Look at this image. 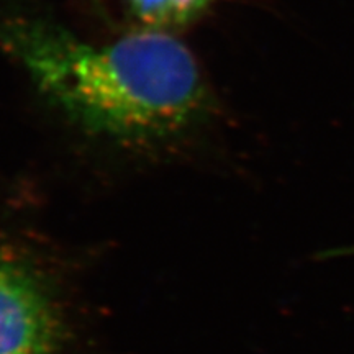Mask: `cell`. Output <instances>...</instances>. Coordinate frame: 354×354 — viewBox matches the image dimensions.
Instances as JSON below:
<instances>
[{
  "label": "cell",
  "mask_w": 354,
  "mask_h": 354,
  "mask_svg": "<svg viewBox=\"0 0 354 354\" xmlns=\"http://www.w3.org/2000/svg\"><path fill=\"white\" fill-rule=\"evenodd\" d=\"M0 50L69 122L92 136L156 145L209 115V87L196 57L166 32L141 30L94 43L46 17L3 13Z\"/></svg>",
  "instance_id": "obj_1"
},
{
  "label": "cell",
  "mask_w": 354,
  "mask_h": 354,
  "mask_svg": "<svg viewBox=\"0 0 354 354\" xmlns=\"http://www.w3.org/2000/svg\"><path fill=\"white\" fill-rule=\"evenodd\" d=\"M53 290L32 254L0 233V354H61Z\"/></svg>",
  "instance_id": "obj_2"
},
{
  "label": "cell",
  "mask_w": 354,
  "mask_h": 354,
  "mask_svg": "<svg viewBox=\"0 0 354 354\" xmlns=\"http://www.w3.org/2000/svg\"><path fill=\"white\" fill-rule=\"evenodd\" d=\"M214 0H127L128 8L143 30L167 32L197 20Z\"/></svg>",
  "instance_id": "obj_3"
}]
</instances>
